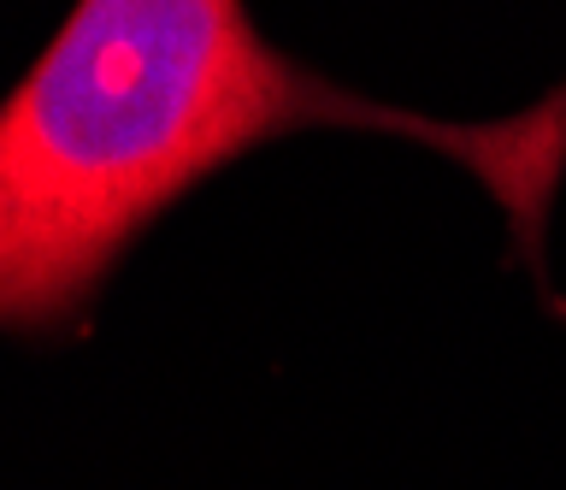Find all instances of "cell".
<instances>
[{
  "label": "cell",
  "mask_w": 566,
  "mask_h": 490,
  "mask_svg": "<svg viewBox=\"0 0 566 490\" xmlns=\"http://www.w3.org/2000/svg\"><path fill=\"white\" fill-rule=\"evenodd\" d=\"M396 131L478 171L525 254L566 171V90L502 125H437L283 60L242 0H77L0 101V331L77 313L207 171L290 131Z\"/></svg>",
  "instance_id": "1"
}]
</instances>
